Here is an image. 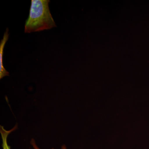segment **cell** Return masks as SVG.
Returning <instances> with one entry per match:
<instances>
[{
    "mask_svg": "<svg viewBox=\"0 0 149 149\" xmlns=\"http://www.w3.org/2000/svg\"><path fill=\"white\" fill-rule=\"evenodd\" d=\"M31 144L32 145V146H33L34 149H40L39 147L37 146V145H36V143H35V141L34 139H32V140H31Z\"/></svg>",
    "mask_w": 149,
    "mask_h": 149,
    "instance_id": "cell-4",
    "label": "cell"
},
{
    "mask_svg": "<svg viewBox=\"0 0 149 149\" xmlns=\"http://www.w3.org/2000/svg\"><path fill=\"white\" fill-rule=\"evenodd\" d=\"M17 126H15L13 128L9 130H7L4 129L3 126H0V133L2 139V147L3 149H10V147L8 146L7 142V139L10 133L16 130Z\"/></svg>",
    "mask_w": 149,
    "mask_h": 149,
    "instance_id": "cell-3",
    "label": "cell"
},
{
    "mask_svg": "<svg viewBox=\"0 0 149 149\" xmlns=\"http://www.w3.org/2000/svg\"><path fill=\"white\" fill-rule=\"evenodd\" d=\"M61 149H66V147L65 145H63V146H62Z\"/></svg>",
    "mask_w": 149,
    "mask_h": 149,
    "instance_id": "cell-5",
    "label": "cell"
},
{
    "mask_svg": "<svg viewBox=\"0 0 149 149\" xmlns=\"http://www.w3.org/2000/svg\"><path fill=\"white\" fill-rule=\"evenodd\" d=\"M9 33L8 29H7L6 32L4 34L2 40L0 43V79H1L3 77L9 75L8 72L6 70L4 67L3 64V50L5 46L6 42L8 39Z\"/></svg>",
    "mask_w": 149,
    "mask_h": 149,
    "instance_id": "cell-2",
    "label": "cell"
},
{
    "mask_svg": "<svg viewBox=\"0 0 149 149\" xmlns=\"http://www.w3.org/2000/svg\"><path fill=\"white\" fill-rule=\"evenodd\" d=\"M49 0H32L29 17L25 22V33L40 32L56 27L49 9Z\"/></svg>",
    "mask_w": 149,
    "mask_h": 149,
    "instance_id": "cell-1",
    "label": "cell"
}]
</instances>
